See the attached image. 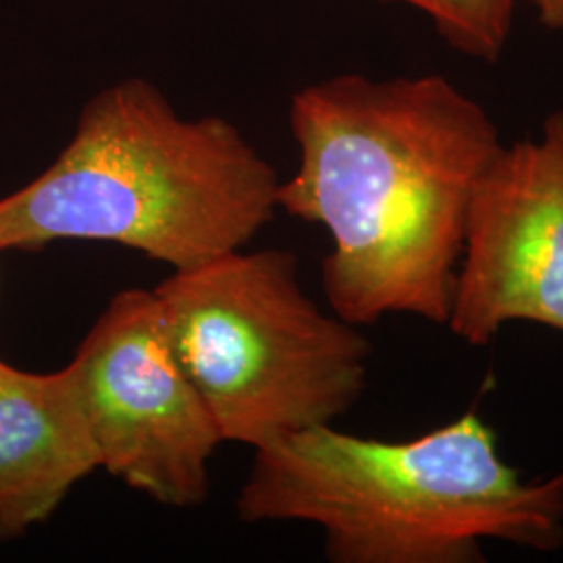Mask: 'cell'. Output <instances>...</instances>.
Segmentation results:
<instances>
[{"mask_svg": "<svg viewBox=\"0 0 563 563\" xmlns=\"http://www.w3.org/2000/svg\"><path fill=\"white\" fill-rule=\"evenodd\" d=\"M288 121L301 159L278 209L328 230L332 313L357 328L397 313L444 325L470 207L505 146L497 123L434 74L316 81Z\"/></svg>", "mask_w": 563, "mask_h": 563, "instance_id": "1", "label": "cell"}, {"mask_svg": "<svg viewBox=\"0 0 563 563\" xmlns=\"http://www.w3.org/2000/svg\"><path fill=\"white\" fill-rule=\"evenodd\" d=\"M242 522H305L334 563H478L483 543L563 547V474L526 481L472 409L409 441L322 423L255 451Z\"/></svg>", "mask_w": 563, "mask_h": 563, "instance_id": "2", "label": "cell"}, {"mask_svg": "<svg viewBox=\"0 0 563 563\" xmlns=\"http://www.w3.org/2000/svg\"><path fill=\"white\" fill-rule=\"evenodd\" d=\"M401 2L434 23L439 36L474 59L501 57L511 36L518 0H384Z\"/></svg>", "mask_w": 563, "mask_h": 563, "instance_id": "8", "label": "cell"}, {"mask_svg": "<svg viewBox=\"0 0 563 563\" xmlns=\"http://www.w3.org/2000/svg\"><path fill=\"white\" fill-rule=\"evenodd\" d=\"M280 181L234 123L184 118L155 84L128 78L84 104L38 178L0 199V251L115 242L188 269L269 223Z\"/></svg>", "mask_w": 563, "mask_h": 563, "instance_id": "3", "label": "cell"}, {"mask_svg": "<svg viewBox=\"0 0 563 563\" xmlns=\"http://www.w3.org/2000/svg\"><path fill=\"white\" fill-rule=\"evenodd\" d=\"M99 470L69 363L0 376V544L46 522L69 490Z\"/></svg>", "mask_w": 563, "mask_h": 563, "instance_id": "7", "label": "cell"}, {"mask_svg": "<svg viewBox=\"0 0 563 563\" xmlns=\"http://www.w3.org/2000/svg\"><path fill=\"white\" fill-rule=\"evenodd\" d=\"M4 367H7V363L2 362V360H0V376H2V372H4Z\"/></svg>", "mask_w": 563, "mask_h": 563, "instance_id": "10", "label": "cell"}, {"mask_svg": "<svg viewBox=\"0 0 563 563\" xmlns=\"http://www.w3.org/2000/svg\"><path fill=\"white\" fill-rule=\"evenodd\" d=\"M69 367L99 470L165 507L207 501L222 434L172 349L153 290L118 292Z\"/></svg>", "mask_w": 563, "mask_h": 563, "instance_id": "5", "label": "cell"}, {"mask_svg": "<svg viewBox=\"0 0 563 563\" xmlns=\"http://www.w3.org/2000/svg\"><path fill=\"white\" fill-rule=\"evenodd\" d=\"M532 4L547 27L563 32V0H532Z\"/></svg>", "mask_w": 563, "mask_h": 563, "instance_id": "9", "label": "cell"}, {"mask_svg": "<svg viewBox=\"0 0 563 563\" xmlns=\"http://www.w3.org/2000/svg\"><path fill=\"white\" fill-rule=\"evenodd\" d=\"M153 292L223 443L262 451L362 399L372 344L305 295L295 253L239 249L176 269Z\"/></svg>", "mask_w": 563, "mask_h": 563, "instance_id": "4", "label": "cell"}, {"mask_svg": "<svg viewBox=\"0 0 563 563\" xmlns=\"http://www.w3.org/2000/svg\"><path fill=\"white\" fill-rule=\"evenodd\" d=\"M563 334V111L505 144L476 188L446 328L484 346L509 323Z\"/></svg>", "mask_w": 563, "mask_h": 563, "instance_id": "6", "label": "cell"}]
</instances>
